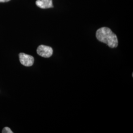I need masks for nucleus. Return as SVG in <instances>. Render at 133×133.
I'll return each mask as SVG.
<instances>
[{
    "label": "nucleus",
    "mask_w": 133,
    "mask_h": 133,
    "mask_svg": "<svg viewBox=\"0 0 133 133\" xmlns=\"http://www.w3.org/2000/svg\"><path fill=\"white\" fill-rule=\"evenodd\" d=\"M10 0H0V2L2 3H4V2H8L10 1Z\"/></svg>",
    "instance_id": "6"
},
{
    "label": "nucleus",
    "mask_w": 133,
    "mask_h": 133,
    "mask_svg": "<svg viewBox=\"0 0 133 133\" xmlns=\"http://www.w3.org/2000/svg\"><path fill=\"white\" fill-rule=\"evenodd\" d=\"M3 133H13V132L11 130V129L8 127H5L2 130Z\"/></svg>",
    "instance_id": "5"
},
{
    "label": "nucleus",
    "mask_w": 133,
    "mask_h": 133,
    "mask_svg": "<svg viewBox=\"0 0 133 133\" xmlns=\"http://www.w3.org/2000/svg\"><path fill=\"white\" fill-rule=\"evenodd\" d=\"M96 38L101 42L107 44L109 48H116L118 44L116 35L108 27L99 29L96 34Z\"/></svg>",
    "instance_id": "1"
},
{
    "label": "nucleus",
    "mask_w": 133,
    "mask_h": 133,
    "mask_svg": "<svg viewBox=\"0 0 133 133\" xmlns=\"http://www.w3.org/2000/svg\"><path fill=\"white\" fill-rule=\"evenodd\" d=\"M19 57L20 62L24 66H31L33 65L34 58L32 56L24 53H20Z\"/></svg>",
    "instance_id": "3"
},
{
    "label": "nucleus",
    "mask_w": 133,
    "mask_h": 133,
    "mask_svg": "<svg viewBox=\"0 0 133 133\" xmlns=\"http://www.w3.org/2000/svg\"><path fill=\"white\" fill-rule=\"evenodd\" d=\"M37 52L38 55L42 57L49 58L52 55L53 49L50 46L41 45L37 48Z\"/></svg>",
    "instance_id": "2"
},
{
    "label": "nucleus",
    "mask_w": 133,
    "mask_h": 133,
    "mask_svg": "<svg viewBox=\"0 0 133 133\" xmlns=\"http://www.w3.org/2000/svg\"><path fill=\"white\" fill-rule=\"evenodd\" d=\"M36 4L41 9H45L53 7L52 0H37Z\"/></svg>",
    "instance_id": "4"
}]
</instances>
